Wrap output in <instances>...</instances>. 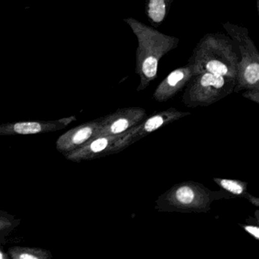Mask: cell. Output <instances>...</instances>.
I'll return each mask as SVG.
<instances>
[{
  "label": "cell",
  "mask_w": 259,
  "mask_h": 259,
  "mask_svg": "<svg viewBox=\"0 0 259 259\" xmlns=\"http://www.w3.org/2000/svg\"><path fill=\"white\" fill-rule=\"evenodd\" d=\"M190 114L189 112L180 111L174 107H170L167 110L157 112L150 117L145 118L137 125L120 135L116 145V153L123 151L159 128Z\"/></svg>",
  "instance_id": "obj_6"
},
{
  "label": "cell",
  "mask_w": 259,
  "mask_h": 259,
  "mask_svg": "<svg viewBox=\"0 0 259 259\" xmlns=\"http://www.w3.org/2000/svg\"><path fill=\"white\" fill-rule=\"evenodd\" d=\"M239 61L237 47L229 36L209 33L197 44L188 64L193 75L210 72L236 79Z\"/></svg>",
  "instance_id": "obj_2"
},
{
  "label": "cell",
  "mask_w": 259,
  "mask_h": 259,
  "mask_svg": "<svg viewBox=\"0 0 259 259\" xmlns=\"http://www.w3.org/2000/svg\"><path fill=\"white\" fill-rule=\"evenodd\" d=\"M97 125H94V124H92V125H87V126L80 128V130L74 135L73 139H72L74 143L81 144L89 140V139L92 137L94 133H95V128Z\"/></svg>",
  "instance_id": "obj_12"
},
{
  "label": "cell",
  "mask_w": 259,
  "mask_h": 259,
  "mask_svg": "<svg viewBox=\"0 0 259 259\" xmlns=\"http://www.w3.org/2000/svg\"><path fill=\"white\" fill-rule=\"evenodd\" d=\"M242 97L247 99L250 100L251 101L255 103V104H259V88L256 89H248L245 90L244 93H242Z\"/></svg>",
  "instance_id": "obj_13"
},
{
  "label": "cell",
  "mask_w": 259,
  "mask_h": 259,
  "mask_svg": "<svg viewBox=\"0 0 259 259\" xmlns=\"http://www.w3.org/2000/svg\"><path fill=\"white\" fill-rule=\"evenodd\" d=\"M15 132L19 134H35L41 130V126L37 122H19L14 125Z\"/></svg>",
  "instance_id": "obj_11"
},
{
  "label": "cell",
  "mask_w": 259,
  "mask_h": 259,
  "mask_svg": "<svg viewBox=\"0 0 259 259\" xmlns=\"http://www.w3.org/2000/svg\"><path fill=\"white\" fill-rule=\"evenodd\" d=\"M3 257H4V256H3L2 252H1V251H0V259H2Z\"/></svg>",
  "instance_id": "obj_17"
},
{
  "label": "cell",
  "mask_w": 259,
  "mask_h": 259,
  "mask_svg": "<svg viewBox=\"0 0 259 259\" xmlns=\"http://www.w3.org/2000/svg\"><path fill=\"white\" fill-rule=\"evenodd\" d=\"M192 76L189 64L174 69L156 88L153 98L157 102H166L183 90Z\"/></svg>",
  "instance_id": "obj_8"
},
{
  "label": "cell",
  "mask_w": 259,
  "mask_h": 259,
  "mask_svg": "<svg viewBox=\"0 0 259 259\" xmlns=\"http://www.w3.org/2000/svg\"><path fill=\"white\" fill-rule=\"evenodd\" d=\"M247 200H248L251 204H252L253 205L255 206V207H258L259 206V198H257V197L253 196L251 194L248 193L247 195V196L245 197Z\"/></svg>",
  "instance_id": "obj_15"
},
{
  "label": "cell",
  "mask_w": 259,
  "mask_h": 259,
  "mask_svg": "<svg viewBox=\"0 0 259 259\" xmlns=\"http://www.w3.org/2000/svg\"><path fill=\"white\" fill-rule=\"evenodd\" d=\"M174 0H145V12L148 22L158 28L169 14Z\"/></svg>",
  "instance_id": "obj_9"
},
{
  "label": "cell",
  "mask_w": 259,
  "mask_h": 259,
  "mask_svg": "<svg viewBox=\"0 0 259 259\" xmlns=\"http://www.w3.org/2000/svg\"><path fill=\"white\" fill-rule=\"evenodd\" d=\"M138 40L136 55V73L140 82L137 92L145 90L157 78L159 62L168 53L175 50L180 38L166 35L154 27L145 25L133 17L123 19Z\"/></svg>",
  "instance_id": "obj_1"
},
{
  "label": "cell",
  "mask_w": 259,
  "mask_h": 259,
  "mask_svg": "<svg viewBox=\"0 0 259 259\" xmlns=\"http://www.w3.org/2000/svg\"><path fill=\"white\" fill-rule=\"evenodd\" d=\"M233 195L225 191H211L193 181L174 185L156 200L158 211L179 213H206L217 200L230 199Z\"/></svg>",
  "instance_id": "obj_3"
},
{
  "label": "cell",
  "mask_w": 259,
  "mask_h": 259,
  "mask_svg": "<svg viewBox=\"0 0 259 259\" xmlns=\"http://www.w3.org/2000/svg\"><path fill=\"white\" fill-rule=\"evenodd\" d=\"M146 117V110L142 107L118 109L116 112L109 115L100 126L98 125V137L119 136Z\"/></svg>",
  "instance_id": "obj_7"
},
{
  "label": "cell",
  "mask_w": 259,
  "mask_h": 259,
  "mask_svg": "<svg viewBox=\"0 0 259 259\" xmlns=\"http://www.w3.org/2000/svg\"><path fill=\"white\" fill-rule=\"evenodd\" d=\"M20 258L35 259L37 258V257H36L35 256L32 255V254H22V255H20Z\"/></svg>",
  "instance_id": "obj_16"
},
{
  "label": "cell",
  "mask_w": 259,
  "mask_h": 259,
  "mask_svg": "<svg viewBox=\"0 0 259 259\" xmlns=\"http://www.w3.org/2000/svg\"><path fill=\"white\" fill-rule=\"evenodd\" d=\"M213 182L220 186L223 190L234 196L245 197L248 195L247 191L248 183L239 180L233 179L214 178Z\"/></svg>",
  "instance_id": "obj_10"
},
{
  "label": "cell",
  "mask_w": 259,
  "mask_h": 259,
  "mask_svg": "<svg viewBox=\"0 0 259 259\" xmlns=\"http://www.w3.org/2000/svg\"><path fill=\"white\" fill-rule=\"evenodd\" d=\"M236 79L210 72L193 75L186 84L183 104L189 108L207 107L233 93Z\"/></svg>",
  "instance_id": "obj_5"
},
{
  "label": "cell",
  "mask_w": 259,
  "mask_h": 259,
  "mask_svg": "<svg viewBox=\"0 0 259 259\" xmlns=\"http://www.w3.org/2000/svg\"><path fill=\"white\" fill-rule=\"evenodd\" d=\"M223 28L237 47L239 61L236 86L233 92L259 88V53L245 27L231 22L223 24Z\"/></svg>",
  "instance_id": "obj_4"
},
{
  "label": "cell",
  "mask_w": 259,
  "mask_h": 259,
  "mask_svg": "<svg viewBox=\"0 0 259 259\" xmlns=\"http://www.w3.org/2000/svg\"><path fill=\"white\" fill-rule=\"evenodd\" d=\"M241 227L245 230V232L251 235L256 240H259V227L257 224L256 225H250V224H239Z\"/></svg>",
  "instance_id": "obj_14"
}]
</instances>
